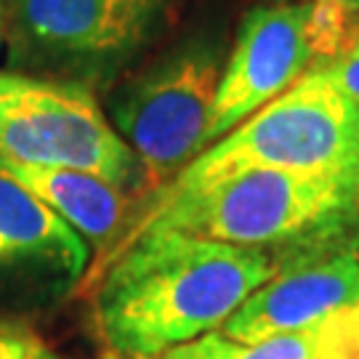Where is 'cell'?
<instances>
[{
	"label": "cell",
	"mask_w": 359,
	"mask_h": 359,
	"mask_svg": "<svg viewBox=\"0 0 359 359\" xmlns=\"http://www.w3.org/2000/svg\"><path fill=\"white\" fill-rule=\"evenodd\" d=\"M357 35V19L327 3L253 8L218 77L205 144L224 139L306 72L330 65Z\"/></svg>",
	"instance_id": "277c9868"
},
{
	"label": "cell",
	"mask_w": 359,
	"mask_h": 359,
	"mask_svg": "<svg viewBox=\"0 0 359 359\" xmlns=\"http://www.w3.org/2000/svg\"><path fill=\"white\" fill-rule=\"evenodd\" d=\"M40 359H59V357H56L53 351H48V348H46V354H43V357H40Z\"/></svg>",
	"instance_id": "2e32d148"
},
{
	"label": "cell",
	"mask_w": 359,
	"mask_h": 359,
	"mask_svg": "<svg viewBox=\"0 0 359 359\" xmlns=\"http://www.w3.org/2000/svg\"><path fill=\"white\" fill-rule=\"evenodd\" d=\"M168 6L170 0H8L6 35L25 62L96 69L136 51Z\"/></svg>",
	"instance_id": "52a82bcc"
},
{
	"label": "cell",
	"mask_w": 359,
	"mask_h": 359,
	"mask_svg": "<svg viewBox=\"0 0 359 359\" xmlns=\"http://www.w3.org/2000/svg\"><path fill=\"white\" fill-rule=\"evenodd\" d=\"M157 359H359V304L304 330L271 335L256 344L231 341L221 330H213Z\"/></svg>",
	"instance_id": "8fae6325"
},
{
	"label": "cell",
	"mask_w": 359,
	"mask_h": 359,
	"mask_svg": "<svg viewBox=\"0 0 359 359\" xmlns=\"http://www.w3.org/2000/svg\"><path fill=\"white\" fill-rule=\"evenodd\" d=\"M359 304V234L309 245V253L283 266L231 314L221 333L256 344L271 335L304 330L335 311Z\"/></svg>",
	"instance_id": "ba28073f"
},
{
	"label": "cell",
	"mask_w": 359,
	"mask_h": 359,
	"mask_svg": "<svg viewBox=\"0 0 359 359\" xmlns=\"http://www.w3.org/2000/svg\"><path fill=\"white\" fill-rule=\"evenodd\" d=\"M88 243L0 168V269L43 266L77 277Z\"/></svg>",
	"instance_id": "30bf717a"
},
{
	"label": "cell",
	"mask_w": 359,
	"mask_h": 359,
	"mask_svg": "<svg viewBox=\"0 0 359 359\" xmlns=\"http://www.w3.org/2000/svg\"><path fill=\"white\" fill-rule=\"evenodd\" d=\"M357 221L359 181L250 170L154 205L142 224L130 226L128 237L147 229H170L266 250L271 245H314L341 237Z\"/></svg>",
	"instance_id": "3957f363"
},
{
	"label": "cell",
	"mask_w": 359,
	"mask_h": 359,
	"mask_svg": "<svg viewBox=\"0 0 359 359\" xmlns=\"http://www.w3.org/2000/svg\"><path fill=\"white\" fill-rule=\"evenodd\" d=\"M46 346L35 333L0 325V359H40Z\"/></svg>",
	"instance_id": "4fadbf2b"
},
{
	"label": "cell",
	"mask_w": 359,
	"mask_h": 359,
	"mask_svg": "<svg viewBox=\"0 0 359 359\" xmlns=\"http://www.w3.org/2000/svg\"><path fill=\"white\" fill-rule=\"evenodd\" d=\"M0 168L51 208L72 231L99 253H112L115 237L128 221L130 197L112 181L75 168L29 165L0 157Z\"/></svg>",
	"instance_id": "9c48e42d"
},
{
	"label": "cell",
	"mask_w": 359,
	"mask_h": 359,
	"mask_svg": "<svg viewBox=\"0 0 359 359\" xmlns=\"http://www.w3.org/2000/svg\"><path fill=\"white\" fill-rule=\"evenodd\" d=\"M325 72L351 102L359 104V35L341 51V56L325 65Z\"/></svg>",
	"instance_id": "7c38bea8"
},
{
	"label": "cell",
	"mask_w": 359,
	"mask_h": 359,
	"mask_svg": "<svg viewBox=\"0 0 359 359\" xmlns=\"http://www.w3.org/2000/svg\"><path fill=\"white\" fill-rule=\"evenodd\" d=\"M298 3H327V6H338L341 11H346L351 19L359 22V0H298Z\"/></svg>",
	"instance_id": "5bb4252c"
},
{
	"label": "cell",
	"mask_w": 359,
	"mask_h": 359,
	"mask_svg": "<svg viewBox=\"0 0 359 359\" xmlns=\"http://www.w3.org/2000/svg\"><path fill=\"white\" fill-rule=\"evenodd\" d=\"M3 43H6V3L0 0V51H3Z\"/></svg>",
	"instance_id": "9a60e30c"
},
{
	"label": "cell",
	"mask_w": 359,
	"mask_h": 359,
	"mask_svg": "<svg viewBox=\"0 0 359 359\" xmlns=\"http://www.w3.org/2000/svg\"><path fill=\"white\" fill-rule=\"evenodd\" d=\"M221 69L218 51L189 46L147 69L120 93L112 120L136 157L142 194L163 192L205 149Z\"/></svg>",
	"instance_id": "8992f818"
},
{
	"label": "cell",
	"mask_w": 359,
	"mask_h": 359,
	"mask_svg": "<svg viewBox=\"0 0 359 359\" xmlns=\"http://www.w3.org/2000/svg\"><path fill=\"white\" fill-rule=\"evenodd\" d=\"M250 170L359 181V104L335 86L325 67L306 72L224 139L203 149L157 192L152 208Z\"/></svg>",
	"instance_id": "7a4b0ae2"
},
{
	"label": "cell",
	"mask_w": 359,
	"mask_h": 359,
	"mask_svg": "<svg viewBox=\"0 0 359 359\" xmlns=\"http://www.w3.org/2000/svg\"><path fill=\"white\" fill-rule=\"evenodd\" d=\"M0 157L88 170L117 187L139 181L136 157L77 83L0 72Z\"/></svg>",
	"instance_id": "5b68a950"
},
{
	"label": "cell",
	"mask_w": 359,
	"mask_h": 359,
	"mask_svg": "<svg viewBox=\"0 0 359 359\" xmlns=\"http://www.w3.org/2000/svg\"><path fill=\"white\" fill-rule=\"evenodd\" d=\"M280 264L261 248L147 229L109 253L96 327L117 359H157L221 330Z\"/></svg>",
	"instance_id": "6da1fadb"
}]
</instances>
